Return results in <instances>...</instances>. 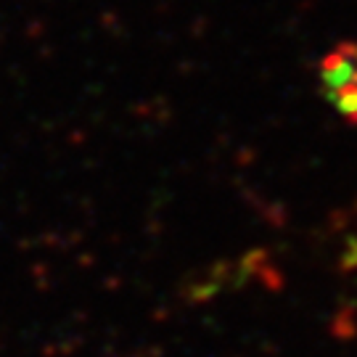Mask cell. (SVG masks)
Masks as SVG:
<instances>
[{"mask_svg": "<svg viewBox=\"0 0 357 357\" xmlns=\"http://www.w3.org/2000/svg\"><path fill=\"white\" fill-rule=\"evenodd\" d=\"M320 85L333 109L357 125V43L336 45L320 61Z\"/></svg>", "mask_w": 357, "mask_h": 357, "instance_id": "cell-1", "label": "cell"}]
</instances>
